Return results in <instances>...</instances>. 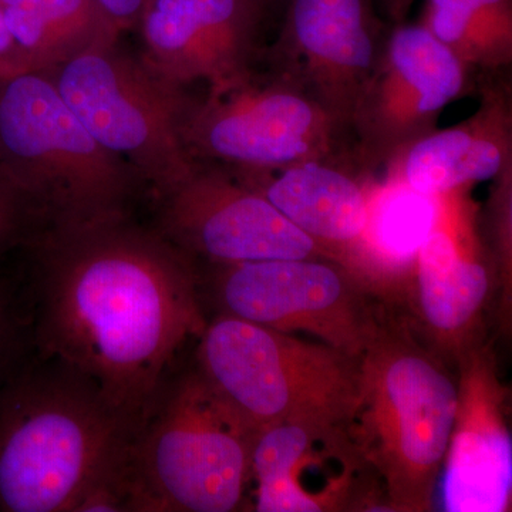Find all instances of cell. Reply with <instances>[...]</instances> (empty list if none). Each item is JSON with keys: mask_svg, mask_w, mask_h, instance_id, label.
Masks as SVG:
<instances>
[{"mask_svg": "<svg viewBox=\"0 0 512 512\" xmlns=\"http://www.w3.org/2000/svg\"><path fill=\"white\" fill-rule=\"evenodd\" d=\"M29 245L37 352L90 377L138 429L207 325L194 258L128 214L43 228Z\"/></svg>", "mask_w": 512, "mask_h": 512, "instance_id": "1", "label": "cell"}, {"mask_svg": "<svg viewBox=\"0 0 512 512\" xmlns=\"http://www.w3.org/2000/svg\"><path fill=\"white\" fill-rule=\"evenodd\" d=\"M136 430L90 377L53 357L23 362L0 384V511L76 512Z\"/></svg>", "mask_w": 512, "mask_h": 512, "instance_id": "2", "label": "cell"}, {"mask_svg": "<svg viewBox=\"0 0 512 512\" xmlns=\"http://www.w3.org/2000/svg\"><path fill=\"white\" fill-rule=\"evenodd\" d=\"M457 380L406 323L383 319L360 356L348 433L382 483L390 511L433 510L453 429Z\"/></svg>", "mask_w": 512, "mask_h": 512, "instance_id": "3", "label": "cell"}, {"mask_svg": "<svg viewBox=\"0 0 512 512\" xmlns=\"http://www.w3.org/2000/svg\"><path fill=\"white\" fill-rule=\"evenodd\" d=\"M256 431L195 367L171 376L128 444L131 512L237 511Z\"/></svg>", "mask_w": 512, "mask_h": 512, "instance_id": "4", "label": "cell"}, {"mask_svg": "<svg viewBox=\"0 0 512 512\" xmlns=\"http://www.w3.org/2000/svg\"><path fill=\"white\" fill-rule=\"evenodd\" d=\"M0 175L43 228L126 215L140 181L94 140L50 74L36 69L0 80Z\"/></svg>", "mask_w": 512, "mask_h": 512, "instance_id": "5", "label": "cell"}, {"mask_svg": "<svg viewBox=\"0 0 512 512\" xmlns=\"http://www.w3.org/2000/svg\"><path fill=\"white\" fill-rule=\"evenodd\" d=\"M198 342L195 369L256 430L285 421L348 426L360 357L224 313Z\"/></svg>", "mask_w": 512, "mask_h": 512, "instance_id": "6", "label": "cell"}, {"mask_svg": "<svg viewBox=\"0 0 512 512\" xmlns=\"http://www.w3.org/2000/svg\"><path fill=\"white\" fill-rule=\"evenodd\" d=\"M60 96L101 147L130 165L158 197L190 171L183 141L192 97L165 82L117 42L46 70Z\"/></svg>", "mask_w": 512, "mask_h": 512, "instance_id": "7", "label": "cell"}, {"mask_svg": "<svg viewBox=\"0 0 512 512\" xmlns=\"http://www.w3.org/2000/svg\"><path fill=\"white\" fill-rule=\"evenodd\" d=\"M195 160L268 171L352 153L338 121L284 74L266 66L192 99L183 123Z\"/></svg>", "mask_w": 512, "mask_h": 512, "instance_id": "8", "label": "cell"}, {"mask_svg": "<svg viewBox=\"0 0 512 512\" xmlns=\"http://www.w3.org/2000/svg\"><path fill=\"white\" fill-rule=\"evenodd\" d=\"M214 265L212 288L224 315L281 332H303L355 357L363 355L382 326L369 286L330 259Z\"/></svg>", "mask_w": 512, "mask_h": 512, "instance_id": "9", "label": "cell"}, {"mask_svg": "<svg viewBox=\"0 0 512 512\" xmlns=\"http://www.w3.org/2000/svg\"><path fill=\"white\" fill-rule=\"evenodd\" d=\"M478 72L420 23L390 26L350 121L357 163L375 174L436 130L443 111L476 94Z\"/></svg>", "mask_w": 512, "mask_h": 512, "instance_id": "10", "label": "cell"}, {"mask_svg": "<svg viewBox=\"0 0 512 512\" xmlns=\"http://www.w3.org/2000/svg\"><path fill=\"white\" fill-rule=\"evenodd\" d=\"M158 198V231L191 258L212 264L330 259L228 165L194 158L190 171Z\"/></svg>", "mask_w": 512, "mask_h": 512, "instance_id": "11", "label": "cell"}, {"mask_svg": "<svg viewBox=\"0 0 512 512\" xmlns=\"http://www.w3.org/2000/svg\"><path fill=\"white\" fill-rule=\"evenodd\" d=\"M284 2L281 30L262 56L266 66L302 87L350 134L392 25L377 15L376 0Z\"/></svg>", "mask_w": 512, "mask_h": 512, "instance_id": "12", "label": "cell"}, {"mask_svg": "<svg viewBox=\"0 0 512 512\" xmlns=\"http://www.w3.org/2000/svg\"><path fill=\"white\" fill-rule=\"evenodd\" d=\"M471 192L473 187L456 188L430 198L433 214L409 281L421 328L454 359L478 342L484 306L498 276Z\"/></svg>", "mask_w": 512, "mask_h": 512, "instance_id": "13", "label": "cell"}, {"mask_svg": "<svg viewBox=\"0 0 512 512\" xmlns=\"http://www.w3.org/2000/svg\"><path fill=\"white\" fill-rule=\"evenodd\" d=\"M261 0H148L137 28L141 59L165 82L187 90L225 86L264 56Z\"/></svg>", "mask_w": 512, "mask_h": 512, "instance_id": "14", "label": "cell"}, {"mask_svg": "<svg viewBox=\"0 0 512 512\" xmlns=\"http://www.w3.org/2000/svg\"><path fill=\"white\" fill-rule=\"evenodd\" d=\"M377 480L346 426L285 421L256 431L251 483L259 512L362 507Z\"/></svg>", "mask_w": 512, "mask_h": 512, "instance_id": "15", "label": "cell"}, {"mask_svg": "<svg viewBox=\"0 0 512 512\" xmlns=\"http://www.w3.org/2000/svg\"><path fill=\"white\" fill-rule=\"evenodd\" d=\"M457 404L440 477L443 510L507 512L512 500L508 389L490 346L480 340L456 357Z\"/></svg>", "mask_w": 512, "mask_h": 512, "instance_id": "16", "label": "cell"}, {"mask_svg": "<svg viewBox=\"0 0 512 512\" xmlns=\"http://www.w3.org/2000/svg\"><path fill=\"white\" fill-rule=\"evenodd\" d=\"M235 171L332 261L348 268L372 291L367 234L373 197L380 183L375 174L357 163L353 151L275 170Z\"/></svg>", "mask_w": 512, "mask_h": 512, "instance_id": "17", "label": "cell"}, {"mask_svg": "<svg viewBox=\"0 0 512 512\" xmlns=\"http://www.w3.org/2000/svg\"><path fill=\"white\" fill-rule=\"evenodd\" d=\"M510 72L478 73V109L400 151L384 167V183L431 198L491 181L512 164Z\"/></svg>", "mask_w": 512, "mask_h": 512, "instance_id": "18", "label": "cell"}, {"mask_svg": "<svg viewBox=\"0 0 512 512\" xmlns=\"http://www.w3.org/2000/svg\"><path fill=\"white\" fill-rule=\"evenodd\" d=\"M10 35L29 66L50 70L119 40L96 0H0Z\"/></svg>", "mask_w": 512, "mask_h": 512, "instance_id": "19", "label": "cell"}, {"mask_svg": "<svg viewBox=\"0 0 512 512\" xmlns=\"http://www.w3.org/2000/svg\"><path fill=\"white\" fill-rule=\"evenodd\" d=\"M420 25L478 73L512 66V0H426Z\"/></svg>", "mask_w": 512, "mask_h": 512, "instance_id": "20", "label": "cell"}, {"mask_svg": "<svg viewBox=\"0 0 512 512\" xmlns=\"http://www.w3.org/2000/svg\"><path fill=\"white\" fill-rule=\"evenodd\" d=\"M485 218L480 214L481 232L493 256L497 275L511 278L512 256V164L493 178Z\"/></svg>", "mask_w": 512, "mask_h": 512, "instance_id": "21", "label": "cell"}, {"mask_svg": "<svg viewBox=\"0 0 512 512\" xmlns=\"http://www.w3.org/2000/svg\"><path fill=\"white\" fill-rule=\"evenodd\" d=\"M29 340L32 342L30 315H25L15 292L0 284V384L25 362Z\"/></svg>", "mask_w": 512, "mask_h": 512, "instance_id": "22", "label": "cell"}, {"mask_svg": "<svg viewBox=\"0 0 512 512\" xmlns=\"http://www.w3.org/2000/svg\"><path fill=\"white\" fill-rule=\"evenodd\" d=\"M36 224L42 228L32 207L0 175V251L18 242L25 234L35 235L30 231Z\"/></svg>", "mask_w": 512, "mask_h": 512, "instance_id": "23", "label": "cell"}, {"mask_svg": "<svg viewBox=\"0 0 512 512\" xmlns=\"http://www.w3.org/2000/svg\"><path fill=\"white\" fill-rule=\"evenodd\" d=\"M147 2L148 0H96L103 15L119 33L137 28Z\"/></svg>", "mask_w": 512, "mask_h": 512, "instance_id": "24", "label": "cell"}, {"mask_svg": "<svg viewBox=\"0 0 512 512\" xmlns=\"http://www.w3.org/2000/svg\"><path fill=\"white\" fill-rule=\"evenodd\" d=\"M29 69L32 67L16 46L0 10V80Z\"/></svg>", "mask_w": 512, "mask_h": 512, "instance_id": "25", "label": "cell"}, {"mask_svg": "<svg viewBox=\"0 0 512 512\" xmlns=\"http://www.w3.org/2000/svg\"><path fill=\"white\" fill-rule=\"evenodd\" d=\"M414 2L416 0H377L379 8L389 25L406 22L407 15L412 10Z\"/></svg>", "mask_w": 512, "mask_h": 512, "instance_id": "26", "label": "cell"}, {"mask_svg": "<svg viewBox=\"0 0 512 512\" xmlns=\"http://www.w3.org/2000/svg\"><path fill=\"white\" fill-rule=\"evenodd\" d=\"M261 2L264 3L266 8L271 9L276 3L284 2V0H261Z\"/></svg>", "mask_w": 512, "mask_h": 512, "instance_id": "27", "label": "cell"}]
</instances>
